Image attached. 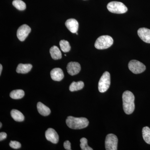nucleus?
<instances>
[{"label":"nucleus","instance_id":"obj_24","mask_svg":"<svg viewBox=\"0 0 150 150\" xmlns=\"http://www.w3.org/2000/svg\"><path fill=\"white\" fill-rule=\"evenodd\" d=\"M9 146L13 149H17L21 147V145L19 142L16 141H11L9 144Z\"/></svg>","mask_w":150,"mask_h":150},{"label":"nucleus","instance_id":"obj_18","mask_svg":"<svg viewBox=\"0 0 150 150\" xmlns=\"http://www.w3.org/2000/svg\"><path fill=\"white\" fill-rule=\"evenodd\" d=\"M84 86V84L82 81H80L77 82L74 81L70 85L69 90L71 92L80 90L83 88Z\"/></svg>","mask_w":150,"mask_h":150},{"label":"nucleus","instance_id":"obj_19","mask_svg":"<svg viewBox=\"0 0 150 150\" xmlns=\"http://www.w3.org/2000/svg\"><path fill=\"white\" fill-rule=\"evenodd\" d=\"M25 93L22 90L18 89L13 91L10 94L11 98L14 99H18L24 96Z\"/></svg>","mask_w":150,"mask_h":150},{"label":"nucleus","instance_id":"obj_10","mask_svg":"<svg viewBox=\"0 0 150 150\" xmlns=\"http://www.w3.org/2000/svg\"><path fill=\"white\" fill-rule=\"evenodd\" d=\"M67 72L71 76H74L80 72L81 70V65L76 62H71L67 66Z\"/></svg>","mask_w":150,"mask_h":150},{"label":"nucleus","instance_id":"obj_13","mask_svg":"<svg viewBox=\"0 0 150 150\" xmlns=\"http://www.w3.org/2000/svg\"><path fill=\"white\" fill-rule=\"evenodd\" d=\"M51 76L53 80L60 81L64 79V74L62 69L55 68L51 71Z\"/></svg>","mask_w":150,"mask_h":150},{"label":"nucleus","instance_id":"obj_3","mask_svg":"<svg viewBox=\"0 0 150 150\" xmlns=\"http://www.w3.org/2000/svg\"><path fill=\"white\" fill-rule=\"evenodd\" d=\"M113 40L112 38L109 35H102L97 38L95 43V47L98 49H105L109 48L112 46Z\"/></svg>","mask_w":150,"mask_h":150},{"label":"nucleus","instance_id":"obj_29","mask_svg":"<svg viewBox=\"0 0 150 150\" xmlns=\"http://www.w3.org/2000/svg\"><path fill=\"white\" fill-rule=\"evenodd\" d=\"M76 34L77 35H78V33L77 32L76 33Z\"/></svg>","mask_w":150,"mask_h":150},{"label":"nucleus","instance_id":"obj_16","mask_svg":"<svg viewBox=\"0 0 150 150\" xmlns=\"http://www.w3.org/2000/svg\"><path fill=\"white\" fill-rule=\"evenodd\" d=\"M50 53L51 57L54 60L62 59V54L60 49L57 46H53L50 49Z\"/></svg>","mask_w":150,"mask_h":150},{"label":"nucleus","instance_id":"obj_5","mask_svg":"<svg viewBox=\"0 0 150 150\" xmlns=\"http://www.w3.org/2000/svg\"><path fill=\"white\" fill-rule=\"evenodd\" d=\"M110 84V73L105 72L101 76L98 82V88L100 92L104 93L109 88Z\"/></svg>","mask_w":150,"mask_h":150},{"label":"nucleus","instance_id":"obj_22","mask_svg":"<svg viewBox=\"0 0 150 150\" xmlns=\"http://www.w3.org/2000/svg\"><path fill=\"white\" fill-rule=\"evenodd\" d=\"M61 50L64 52H68L71 50V46L67 40H61L59 43Z\"/></svg>","mask_w":150,"mask_h":150},{"label":"nucleus","instance_id":"obj_15","mask_svg":"<svg viewBox=\"0 0 150 150\" xmlns=\"http://www.w3.org/2000/svg\"><path fill=\"white\" fill-rule=\"evenodd\" d=\"M37 109L40 115L47 116L51 113V110L49 108L41 102H38L37 105Z\"/></svg>","mask_w":150,"mask_h":150},{"label":"nucleus","instance_id":"obj_9","mask_svg":"<svg viewBox=\"0 0 150 150\" xmlns=\"http://www.w3.org/2000/svg\"><path fill=\"white\" fill-rule=\"evenodd\" d=\"M46 139L53 144L58 143L59 141V136L54 129L49 128L47 129L45 133Z\"/></svg>","mask_w":150,"mask_h":150},{"label":"nucleus","instance_id":"obj_14","mask_svg":"<svg viewBox=\"0 0 150 150\" xmlns=\"http://www.w3.org/2000/svg\"><path fill=\"white\" fill-rule=\"evenodd\" d=\"M32 68L30 64H20L18 65L16 69V72L19 74H25L29 72Z\"/></svg>","mask_w":150,"mask_h":150},{"label":"nucleus","instance_id":"obj_4","mask_svg":"<svg viewBox=\"0 0 150 150\" xmlns=\"http://www.w3.org/2000/svg\"><path fill=\"white\" fill-rule=\"evenodd\" d=\"M107 8L109 11L114 13H124L128 11V8L123 3L118 1L110 2L108 4Z\"/></svg>","mask_w":150,"mask_h":150},{"label":"nucleus","instance_id":"obj_1","mask_svg":"<svg viewBox=\"0 0 150 150\" xmlns=\"http://www.w3.org/2000/svg\"><path fill=\"white\" fill-rule=\"evenodd\" d=\"M123 110L126 114L133 113L135 109V96L131 92L126 91L122 96Z\"/></svg>","mask_w":150,"mask_h":150},{"label":"nucleus","instance_id":"obj_2","mask_svg":"<svg viewBox=\"0 0 150 150\" xmlns=\"http://www.w3.org/2000/svg\"><path fill=\"white\" fill-rule=\"evenodd\" d=\"M66 123L69 128L73 129H81L88 126V120L84 117L76 118L69 116L67 117Z\"/></svg>","mask_w":150,"mask_h":150},{"label":"nucleus","instance_id":"obj_17","mask_svg":"<svg viewBox=\"0 0 150 150\" xmlns=\"http://www.w3.org/2000/svg\"><path fill=\"white\" fill-rule=\"evenodd\" d=\"M11 116L14 120L18 122H21L24 121V116L21 112L17 110L13 109L11 112Z\"/></svg>","mask_w":150,"mask_h":150},{"label":"nucleus","instance_id":"obj_25","mask_svg":"<svg viewBox=\"0 0 150 150\" xmlns=\"http://www.w3.org/2000/svg\"><path fill=\"white\" fill-rule=\"evenodd\" d=\"M64 147L66 150H71V144L69 141H67L64 143Z\"/></svg>","mask_w":150,"mask_h":150},{"label":"nucleus","instance_id":"obj_20","mask_svg":"<svg viewBox=\"0 0 150 150\" xmlns=\"http://www.w3.org/2000/svg\"><path fill=\"white\" fill-rule=\"evenodd\" d=\"M143 139L147 144L150 145V129L148 126L144 127L142 129Z\"/></svg>","mask_w":150,"mask_h":150},{"label":"nucleus","instance_id":"obj_6","mask_svg":"<svg viewBox=\"0 0 150 150\" xmlns=\"http://www.w3.org/2000/svg\"><path fill=\"white\" fill-rule=\"evenodd\" d=\"M118 139L114 134H108L105 138V148L106 150H117Z\"/></svg>","mask_w":150,"mask_h":150},{"label":"nucleus","instance_id":"obj_27","mask_svg":"<svg viewBox=\"0 0 150 150\" xmlns=\"http://www.w3.org/2000/svg\"><path fill=\"white\" fill-rule=\"evenodd\" d=\"M2 66L1 64L0 65V75H1L2 72Z\"/></svg>","mask_w":150,"mask_h":150},{"label":"nucleus","instance_id":"obj_23","mask_svg":"<svg viewBox=\"0 0 150 150\" xmlns=\"http://www.w3.org/2000/svg\"><path fill=\"white\" fill-rule=\"evenodd\" d=\"M80 146L81 149L82 150H93L88 145V140L85 138H82L80 140Z\"/></svg>","mask_w":150,"mask_h":150},{"label":"nucleus","instance_id":"obj_11","mask_svg":"<svg viewBox=\"0 0 150 150\" xmlns=\"http://www.w3.org/2000/svg\"><path fill=\"white\" fill-rule=\"evenodd\" d=\"M139 37L144 42L150 43V30L146 28H142L138 30Z\"/></svg>","mask_w":150,"mask_h":150},{"label":"nucleus","instance_id":"obj_26","mask_svg":"<svg viewBox=\"0 0 150 150\" xmlns=\"http://www.w3.org/2000/svg\"><path fill=\"white\" fill-rule=\"evenodd\" d=\"M7 137V134L5 132H1L0 133V141L5 139Z\"/></svg>","mask_w":150,"mask_h":150},{"label":"nucleus","instance_id":"obj_8","mask_svg":"<svg viewBox=\"0 0 150 150\" xmlns=\"http://www.w3.org/2000/svg\"><path fill=\"white\" fill-rule=\"evenodd\" d=\"M31 31V28L26 24H23L19 28L17 32V36L19 40L24 41Z\"/></svg>","mask_w":150,"mask_h":150},{"label":"nucleus","instance_id":"obj_21","mask_svg":"<svg viewBox=\"0 0 150 150\" xmlns=\"http://www.w3.org/2000/svg\"><path fill=\"white\" fill-rule=\"evenodd\" d=\"M13 5L16 8L20 11H23L26 8V4L21 0H14Z\"/></svg>","mask_w":150,"mask_h":150},{"label":"nucleus","instance_id":"obj_12","mask_svg":"<svg viewBox=\"0 0 150 150\" xmlns=\"http://www.w3.org/2000/svg\"><path fill=\"white\" fill-rule=\"evenodd\" d=\"M65 25L68 29L72 33L77 32L79 29V23L74 18L69 19L65 23Z\"/></svg>","mask_w":150,"mask_h":150},{"label":"nucleus","instance_id":"obj_7","mask_svg":"<svg viewBox=\"0 0 150 150\" xmlns=\"http://www.w3.org/2000/svg\"><path fill=\"white\" fill-rule=\"evenodd\" d=\"M128 67L129 70L134 74H139L144 71L146 67L143 63L137 60H131L129 62Z\"/></svg>","mask_w":150,"mask_h":150},{"label":"nucleus","instance_id":"obj_28","mask_svg":"<svg viewBox=\"0 0 150 150\" xmlns=\"http://www.w3.org/2000/svg\"><path fill=\"white\" fill-rule=\"evenodd\" d=\"M2 125V123L1 122V123H0V128H1Z\"/></svg>","mask_w":150,"mask_h":150}]
</instances>
